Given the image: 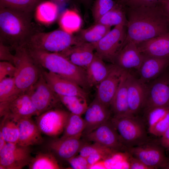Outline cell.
I'll use <instances>...</instances> for the list:
<instances>
[{
	"mask_svg": "<svg viewBox=\"0 0 169 169\" xmlns=\"http://www.w3.org/2000/svg\"><path fill=\"white\" fill-rule=\"evenodd\" d=\"M128 21L125 44H136L169 32V22L159 4L151 6H126Z\"/></svg>",
	"mask_w": 169,
	"mask_h": 169,
	"instance_id": "6da1fadb",
	"label": "cell"
},
{
	"mask_svg": "<svg viewBox=\"0 0 169 169\" xmlns=\"http://www.w3.org/2000/svg\"><path fill=\"white\" fill-rule=\"evenodd\" d=\"M32 14L0 8V42L11 50L24 45L34 32Z\"/></svg>",
	"mask_w": 169,
	"mask_h": 169,
	"instance_id": "7a4b0ae2",
	"label": "cell"
},
{
	"mask_svg": "<svg viewBox=\"0 0 169 169\" xmlns=\"http://www.w3.org/2000/svg\"><path fill=\"white\" fill-rule=\"evenodd\" d=\"M41 69L73 81L85 90L90 87L85 70L71 62L59 53H51L23 46Z\"/></svg>",
	"mask_w": 169,
	"mask_h": 169,
	"instance_id": "3957f363",
	"label": "cell"
},
{
	"mask_svg": "<svg viewBox=\"0 0 169 169\" xmlns=\"http://www.w3.org/2000/svg\"><path fill=\"white\" fill-rule=\"evenodd\" d=\"M78 44L75 36L62 29L33 32L23 45L46 52L59 53Z\"/></svg>",
	"mask_w": 169,
	"mask_h": 169,
	"instance_id": "277c9868",
	"label": "cell"
},
{
	"mask_svg": "<svg viewBox=\"0 0 169 169\" xmlns=\"http://www.w3.org/2000/svg\"><path fill=\"white\" fill-rule=\"evenodd\" d=\"M15 51L13 64L16 71L13 78L18 90L21 92H26L38 80L42 69L23 46L17 48Z\"/></svg>",
	"mask_w": 169,
	"mask_h": 169,
	"instance_id": "5b68a950",
	"label": "cell"
},
{
	"mask_svg": "<svg viewBox=\"0 0 169 169\" xmlns=\"http://www.w3.org/2000/svg\"><path fill=\"white\" fill-rule=\"evenodd\" d=\"M111 120L128 149L150 141L143 122L136 115L113 116Z\"/></svg>",
	"mask_w": 169,
	"mask_h": 169,
	"instance_id": "8992f818",
	"label": "cell"
},
{
	"mask_svg": "<svg viewBox=\"0 0 169 169\" xmlns=\"http://www.w3.org/2000/svg\"><path fill=\"white\" fill-rule=\"evenodd\" d=\"M126 30L125 25L115 26L95 44V52L103 60L114 64L117 56L125 45Z\"/></svg>",
	"mask_w": 169,
	"mask_h": 169,
	"instance_id": "52a82bcc",
	"label": "cell"
},
{
	"mask_svg": "<svg viewBox=\"0 0 169 169\" xmlns=\"http://www.w3.org/2000/svg\"><path fill=\"white\" fill-rule=\"evenodd\" d=\"M26 92L36 110L37 116L59 107L61 103L58 96L47 84L42 73L36 82Z\"/></svg>",
	"mask_w": 169,
	"mask_h": 169,
	"instance_id": "ba28073f",
	"label": "cell"
},
{
	"mask_svg": "<svg viewBox=\"0 0 169 169\" xmlns=\"http://www.w3.org/2000/svg\"><path fill=\"white\" fill-rule=\"evenodd\" d=\"M165 148L159 143L150 141L141 145L129 148L128 152L137 158L151 169H169V158Z\"/></svg>",
	"mask_w": 169,
	"mask_h": 169,
	"instance_id": "9c48e42d",
	"label": "cell"
},
{
	"mask_svg": "<svg viewBox=\"0 0 169 169\" xmlns=\"http://www.w3.org/2000/svg\"><path fill=\"white\" fill-rule=\"evenodd\" d=\"M85 140L100 144L117 151H128L111 118L90 133L83 136Z\"/></svg>",
	"mask_w": 169,
	"mask_h": 169,
	"instance_id": "30bf717a",
	"label": "cell"
},
{
	"mask_svg": "<svg viewBox=\"0 0 169 169\" xmlns=\"http://www.w3.org/2000/svg\"><path fill=\"white\" fill-rule=\"evenodd\" d=\"M70 113L59 107L53 108L37 116L35 122L42 133L55 137L63 133Z\"/></svg>",
	"mask_w": 169,
	"mask_h": 169,
	"instance_id": "8fae6325",
	"label": "cell"
},
{
	"mask_svg": "<svg viewBox=\"0 0 169 169\" xmlns=\"http://www.w3.org/2000/svg\"><path fill=\"white\" fill-rule=\"evenodd\" d=\"M37 115L36 110L26 92L21 93L10 101L0 103V117L7 116L18 122Z\"/></svg>",
	"mask_w": 169,
	"mask_h": 169,
	"instance_id": "7c38bea8",
	"label": "cell"
},
{
	"mask_svg": "<svg viewBox=\"0 0 169 169\" xmlns=\"http://www.w3.org/2000/svg\"><path fill=\"white\" fill-rule=\"evenodd\" d=\"M31 154L29 147L7 143L0 151V169H21L29 164Z\"/></svg>",
	"mask_w": 169,
	"mask_h": 169,
	"instance_id": "4fadbf2b",
	"label": "cell"
},
{
	"mask_svg": "<svg viewBox=\"0 0 169 169\" xmlns=\"http://www.w3.org/2000/svg\"><path fill=\"white\" fill-rule=\"evenodd\" d=\"M156 107H169V76L164 75L147 86L145 110Z\"/></svg>",
	"mask_w": 169,
	"mask_h": 169,
	"instance_id": "5bb4252c",
	"label": "cell"
},
{
	"mask_svg": "<svg viewBox=\"0 0 169 169\" xmlns=\"http://www.w3.org/2000/svg\"><path fill=\"white\" fill-rule=\"evenodd\" d=\"M41 69L42 74L47 83L57 95H76L87 98L88 94L85 89L76 83L53 73Z\"/></svg>",
	"mask_w": 169,
	"mask_h": 169,
	"instance_id": "9a60e30c",
	"label": "cell"
},
{
	"mask_svg": "<svg viewBox=\"0 0 169 169\" xmlns=\"http://www.w3.org/2000/svg\"><path fill=\"white\" fill-rule=\"evenodd\" d=\"M124 70L113 64L108 75L97 86L95 97L108 107L110 106Z\"/></svg>",
	"mask_w": 169,
	"mask_h": 169,
	"instance_id": "2e32d148",
	"label": "cell"
},
{
	"mask_svg": "<svg viewBox=\"0 0 169 169\" xmlns=\"http://www.w3.org/2000/svg\"><path fill=\"white\" fill-rule=\"evenodd\" d=\"M146 89L147 85L146 84L129 72L127 79V95L131 115H136L144 108Z\"/></svg>",
	"mask_w": 169,
	"mask_h": 169,
	"instance_id": "e0dca14e",
	"label": "cell"
},
{
	"mask_svg": "<svg viewBox=\"0 0 169 169\" xmlns=\"http://www.w3.org/2000/svg\"><path fill=\"white\" fill-rule=\"evenodd\" d=\"M80 137H61L54 139L48 143L47 148L56 157L67 161L76 156L86 142L81 140Z\"/></svg>",
	"mask_w": 169,
	"mask_h": 169,
	"instance_id": "ac0fdd59",
	"label": "cell"
},
{
	"mask_svg": "<svg viewBox=\"0 0 169 169\" xmlns=\"http://www.w3.org/2000/svg\"><path fill=\"white\" fill-rule=\"evenodd\" d=\"M85 126L82 135H87L95 130L110 118V112L106 107L95 97L84 113Z\"/></svg>",
	"mask_w": 169,
	"mask_h": 169,
	"instance_id": "d6986e66",
	"label": "cell"
},
{
	"mask_svg": "<svg viewBox=\"0 0 169 169\" xmlns=\"http://www.w3.org/2000/svg\"><path fill=\"white\" fill-rule=\"evenodd\" d=\"M95 44L83 43L72 46L59 53L75 65L85 70L94 58Z\"/></svg>",
	"mask_w": 169,
	"mask_h": 169,
	"instance_id": "ffe728a7",
	"label": "cell"
},
{
	"mask_svg": "<svg viewBox=\"0 0 169 169\" xmlns=\"http://www.w3.org/2000/svg\"><path fill=\"white\" fill-rule=\"evenodd\" d=\"M144 56L139 51L136 44L131 41L126 42L117 56L114 64L122 69L138 70Z\"/></svg>",
	"mask_w": 169,
	"mask_h": 169,
	"instance_id": "44dd1931",
	"label": "cell"
},
{
	"mask_svg": "<svg viewBox=\"0 0 169 169\" xmlns=\"http://www.w3.org/2000/svg\"><path fill=\"white\" fill-rule=\"evenodd\" d=\"M136 45L144 56L158 58L169 57V32Z\"/></svg>",
	"mask_w": 169,
	"mask_h": 169,
	"instance_id": "7402d4cb",
	"label": "cell"
},
{
	"mask_svg": "<svg viewBox=\"0 0 169 169\" xmlns=\"http://www.w3.org/2000/svg\"><path fill=\"white\" fill-rule=\"evenodd\" d=\"M18 124L19 135L17 144L29 147L43 143L44 139L42 133L31 118L21 119L18 122Z\"/></svg>",
	"mask_w": 169,
	"mask_h": 169,
	"instance_id": "603a6c76",
	"label": "cell"
},
{
	"mask_svg": "<svg viewBox=\"0 0 169 169\" xmlns=\"http://www.w3.org/2000/svg\"><path fill=\"white\" fill-rule=\"evenodd\" d=\"M144 56L138 71L139 79L146 84L156 78L166 69L169 64V57L158 58Z\"/></svg>",
	"mask_w": 169,
	"mask_h": 169,
	"instance_id": "cb8c5ba5",
	"label": "cell"
},
{
	"mask_svg": "<svg viewBox=\"0 0 169 169\" xmlns=\"http://www.w3.org/2000/svg\"><path fill=\"white\" fill-rule=\"evenodd\" d=\"M129 71L124 70L118 88L110 105L114 116L131 115L127 95V79Z\"/></svg>",
	"mask_w": 169,
	"mask_h": 169,
	"instance_id": "d4e9b609",
	"label": "cell"
},
{
	"mask_svg": "<svg viewBox=\"0 0 169 169\" xmlns=\"http://www.w3.org/2000/svg\"><path fill=\"white\" fill-rule=\"evenodd\" d=\"M113 65H107L104 60L95 52L92 60L85 69L90 87H97L108 75Z\"/></svg>",
	"mask_w": 169,
	"mask_h": 169,
	"instance_id": "484cf974",
	"label": "cell"
},
{
	"mask_svg": "<svg viewBox=\"0 0 169 169\" xmlns=\"http://www.w3.org/2000/svg\"><path fill=\"white\" fill-rule=\"evenodd\" d=\"M111 27L95 23L87 28L79 30L75 36L78 44L86 43L95 44L111 30Z\"/></svg>",
	"mask_w": 169,
	"mask_h": 169,
	"instance_id": "4316f807",
	"label": "cell"
},
{
	"mask_svg": "<svg viewBox=\"0 0 169 169\" xmlns=\"http://www.w3.org/2000/svg\"><path fill=\"white\" fill-rule=\"evenodd\" d=\"M114 7L101 17L96 23L111 27L123 25L127 27V19L126 6L123 3L115 0Z\"/></svg>",
	"mask_w": 169,
	"mask_h": 169,
	"instance_id": "83f0119b",
	"label": "cell"
},
{
	"mask_svg": "<svg viewBox=\"0 0 169 169\" xmlns=\"http://www.w3.org/2000/svg\"><path fill=\"white\" fill-rule=\"evenodd\" d=\"M35 17L39 22L45 25H49L57 18L59 8L58 4L51 1H44L37 7Z\"/></svg>",
	"mask_w": 169,
	"mask_h": 169,
	"instance_id": "f1b7e54d",
	"label": "cell"
},
{
	"mask_svg": "<svg viewBox=\"0 0 169 169\" xmlns=\"http://www.w3.org/2000/svg\"><path fill=\"white\" fill-rule=\"evenodd\" d=\"M30 169H59L62 167L51 151L41 152L33 157L28 165Z\"/></svg>",
	"mask_w": 169,
	"mask_h": 169,
	"instance_id": "f546056e",
	"label": "cell"
},
{
	"mask_svg": "<svg viewBox=\"0 0 169 169\" xmlns=\"http://www.w3.org/2000/svg\"><path fill=\"white\" fill-rule=\"evenodd\" d=\"M59 24L61 29L71 34L79 32L82 24V19L77 12L67 9L60 16Z\"/></svg>",
	"mask_w": 169,
	"mask_h": 169,
	"instance_id": "4dcf8cb0",
	"label": "cell"
},
{
	"mask_svg": "<svg viewBox=\"0 0 169 169\" xmlns=\"http://www.w3.org/2000/svg\"><path fill=\"white\" fill-rule=\"evenodd\" d=\"M85 126L81 115L70 113L61 138L81 137Z\"/></svg>",
	"mask_w": 169,
	"mask_h": 169,
	"instance_id": "1f68e13d",
	"label": "cell"
},
{
	"mask_svg": "<svg viewBox=\"0 0 169 169\" xmlns=\"http://www.w3.org/2000/svg\"><path fill=\"white\" fill-rule=\"evenodd\" d=\"M58 95L70 113L80 115L85 113L88 106L87 98L76 95Z\"/></svg>",
	"mask_w": 169,
	"mask_h": 169,
	"instance_id": "d6a6232c",
	"label": "cell"
},
{
	"mask_svg": "<svg viewBox=\"0 0 169 169\" xmlns=\"http://www.w3.org/2000/svg\"><path fill=\"white\" fill-rule=\"evenodd\" d=\"M0 132L7 143L17 144L19 135L18 122L7 116L3 117Z\"/></svg>",
	"mask_w": 169,
	"mask_h": 169,
	"instance_id": "836d02e7",
	"label": "cell"
},
{
	"mask_svg": "<svg viewBox=\"0 0 169 169\" xmlns=\"http://www.w3.org/2000/svg\"><path fill=\"white\" fill-rule=\"evenodd\" d=\"M44 0H0V8L33 13Z\"/></svg>",
	"mask_w": 169,
	"mask_h": 169,
	"instance_id": "e575fe53",
	"label": "cell"
},
{
	"mask_svg": "<svg viewBox=\"0 0 169 169\" xmlns=\"http://www.w3.org/2000/svg\"><path fill=\"white\" fill-rule=\"evenodd\" d=\"M22 93L17 88L13 77L0 81V103L11 100Z\"/></svg>",
	"mask_w": 169,
	"mask_h": 169,
	"instance_id": "d590c367",
	"label": "cell"
},
{
	"mask_svg": "<svg viewBox=\"0 0 169 169\" xmlns=\"http://www.w3.org/2000/svg\"><path fill=\"white\" fill-rule=\"evenodd\" d=\"M116 1L113 0H95L92 6V16L96 23L104 15L115 5Z\"/></svg>",
	"mask_w": 169,
	"mask_h": 169,
	"instance_id": "8d00e7d4",
	"label": "cell"
},
{
	"mask_svg": "<svg viewBox=\"0 0 169 169\" xmlns=\"http://www.w3.org/2000/svg\"><path fill=\"white\" fill-rule=\"evenodd\" d=\"M93 143L89 144L86 142L79 150V155L86 158L91 154L96 153H102L109 156L114 152L117 151L98 143Z\"/></svg>",
	"mask_w": 169,
	"mask_h": 169,
	"instance_id": "74e56055",
	"label": "cell"
},
{
	"mask_svg": "<svg viewBox=\"0 0 169 169\" xmlns=\"http://www.w3.org/2000/svg\"><path fill=\"white\" fill-rule=\"evenodd\" d=\"M16 71L15 66L7 61L0 62V81L7 77H13Z\"/></svg>",
	"mask_w": 169,
	"mask_h": 169,
	"instance_id": "f35d334b",
	"label": "cell"
},
{
	"mask_svg": "<svg viewBox=\"0 0 169 169\" xmlns=\"http://www.w3.org/2000/svg\"><path fill=\"white\" fill-rule=\"evenodd\" d=\"M67 161L72 169H90V166L86 158L79 155L74 156L69 160Z\"/></svg>",
	"mask_w": 169,
	"mask_h": 169,
	"instance_id": "ab89813d",
	"label": "cell"
},
{
	"mask_svg": "<svg viewBox=\"0 0 169 169\" xmlns=\"http://www.w3.org/2000/svg\"><path fill=\"white\" fill-rule=\"evenodd\" d=\"M162 0H125L123 3L127 7L151 6L159 4Z\"/></svg>",
	"mask_w": 169,
	"mask_h": 169,
	"instance_id": "60d3db41",
	"label": "cell"
},
{
	"mask_svg": "<svg viewBox=\"0 0 169 169\" xmlns=\"http://www.w3.org/2000/svg\"><path fill=\"white\" fill-rule=\"evenodd\" d=\"M8 47L0 42V59L1 61L9 62L13 64L14 55L11 52Z\"/></svg>",
	"mask_w": 169,
	"mask_h": 169,
	"instance_id": "b9f144b4",
	"label": "cell"
},
{
	"mask_svg": "<svg viewBox=\"0 0 169 169\" xmlns=\"http://www.w3.org/2000/svg\"><path fill=\"white\" fill-rule=\"evenodd\" d=\"M129 169H151L141 161L130 153L129 158Z\"/></svg>",
	"mask_w": 169,
	"mask_h": 169,
	"instance_id": "7bdbcfd3",
	"label": "cell"
},
{
	"mask_svg": "<svg viewBox=\"0 0 169 169\" xmlns=\"http://www.w3.org/2000/svg\"><path fill=\"white\" fill-rule=\"evenodd\" d=\"M109 156L105 154L101 153H96L89 155L86 158L90 166V169L91 166L95 163Z\"/></svg>",
	"mask_w": 169,
	"mask_h": 169,
	"instance_id": "ee69618b",
	"label": "cell"
},
{
	"mask_svg": "<svg viewBox=\"0 0 169 169\" xmlns=\"http://www.w3.org/2000/svg\"><path fill=\"white\" fill-rule=\"evenodd\" d=\"M159 143L165 149L169 151V127L161 137Z\"/></svg>",
	"mask_w": 169,
	"mask_h": 169,
	"instance_id": "f6af8a7d",
	"label": "cell"
},
{
	"mask_svg": "<svg viewBox=\"0 0 169 169\" xmlns=\"http://www.w3.org/2000/svg\"><path fill=\"white\" fill-rule=\"evenodd\" d=\"M159 4L169 22V0H162Z\"/></svg>",
	"mask_w": 169,
	"mask_h": 169,
	"instance_id": "bcb514c9",
	"label": "cell"
},
{
	"mask_svg": "<svg viewBox=\"0 0 169 169\" xmlns=\"http://www.w3.org/2000/svg\"><path fill=\"white\" fill-rule=\"evenodd\" d=\"M2 134L0 132V151H1L7 143Z\"/></svg>",
	"mask_w": 169,
	"mask_h": 169,
	"instance_id": "7dc6e473",
	"label": "cell"
},
{
	"mask_svg": "<svg viewBox=\"0 0 169 169\" xmlns=\"http://www.w3.org/2000/svg\"><path fill=\"white\" fill-rule=\"evenodd\" d=\"M57 4H62L69 2L70 0H51Z\"/></svg>",
	"mask_w": 169,
	"mask_h": 169,
	"instance_id": "c3c4849f",
	"label": "cell"
},
{
	"mask_svg": "<svg viewBox=\"0 0 169 169\" xmlns=\"http://www.w3.org/2000/svg\"><path fill=\"white\" fill-rule=\"evenodd\" d=\"M77 1L85 5H89L92 0H76Z\"/></svg>",
	"mask_w": 169,
	"mask_h": 169,
	"instance_id": "681fc988",
	"label": "cell"
},
{
	"mask_svg": "<svg viewBox=\"0 0 169 169\" xmlns=\"http://www.w3.org/2000/svg\"><path fill=\"white\" fill-rule=\"evenodd\" d=\"M118 1H119L122 3H124L125 0H116Z\"/></svg>",
	"mask_w": 169,
	"mask_h": 169,
	"instance_id": "f907efd6",
	"label": "cell"
}]
</instances>
